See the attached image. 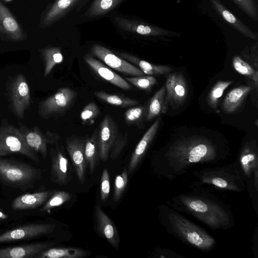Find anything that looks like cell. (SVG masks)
<instances>
[{
    "label": "cell",
    "instance_id": "6da1fadb",
    "mask_svg": "<svg viewBox=\"0 0 258 258\" xmlns=\"http://www.w3.org/2000/svg\"><path fill=\"white\" fill-rule=\"evenodd\" d=\"M226 153L211 140L203 136L183 137L165 147L154 160V168L161 177L172 181L200 164H218Z\"/></svg>",
    "mask_w": 258,
    "mask_h": 258
},
{
    "label": "cell",
    "instance_id": "7a4b0ae2",
    "mask_svg": "<svg viewBox=\"0 0 258 258\" xmlns=\"http://www.w3.org/2000/svg\"><path fill=\"white\" fill-rule=\"evenodd\" d=\"M166 204L179 213L194 217L212 230H228L235 224L229 206L204 189L196 188L174 196Z\"/></svg>",
    "mask_w": 258,
    "mask_h": 258
},
{
    "label": "cell",
    "instance_id": "3957f363",
    "mask_svg": "<svg viewBox=\"0 0 258 258\" xmlns=\"http://www.w3.org/2000/svg\"><path fill=\"white\" fill-rule=\"evenodd\" d=\"M159 219L169 234L189 246L207 252L216 245L215 239L206 230L167 205L159 206Z\"/></svg>",
    "mask_w": 258,
    "mask_h": 258
},
{
    "label": "cell",
    "instance_id": "277c9868",
    "mask_svg": "<svg viewBox=\"0 0 258 258\" xmlns=\"http://www.w3.org/2000/svg\"><path fill=\"white\" fill-rule=\"evenodd\" d=\"M195 184L209 185L217 190L240 192L246 187V181L236 161L223 166L208 167L192 171Z\"/></svg>",
    "mask_w": 258,
    "mask_h": 258
},
{
    "label": "cell",
    "instance_id": "5b68a950",
    "mask_svg": "<svg viewBox=\"0 0 258 258\" xmlns=\"http://www.w3.org/2000/svg\"><path fill=\"white\" fill-rule=\"evenodd\" d=\"M108 16L119 32L135 36L153 37L178 33L156 26L135 17L113 12Z\"/></svg>",
    "mask_w": 258,
    "mask_h": 258
},
{
    "label": "cell",
    "instance_id": "8992f818",
    "mask_svg": "<svg viewBox=\"0 0 258 258\" xmlns=\"http://www.w3.org/2000/svg\"><path fill=\"white\" fill-rule=\"evenodd\" d=\"M38 172L25 163L0 159V179L11 184H25L36 179Z\"/></svg>",
    "mask_w": 258,
    "mask_h": 258
},
{
    "label": "cell",
    "instance_id": "52a82bcc",
    "mask_svg": "<svg viewBox=\"0 0 258 258\" xmlns=\"http://www.w3.org/2000/svg\"><path fill=\"white\" fill-rule=\"evenodd\" d=\"M90 50L92 54L106 64L121 73L133 76H141L145 75L140 69L101 44L98 43L92 44Z\"/></svg>",
    "mask_w": 258,
    "mask_h": 258
},
{
    "label": "cell",
    "instance_id": "ba28073f",
    "mask_svg": "<svg viewBox=\"0 0 258 258\" xmlns=\"http://www.w3.org/2000/svg\"><path fill=\"white\" fill-rule=\"evenodd\" d=\"M166 97L161 112L166 113L168 105L171 103L180 105L185 101L187 95V86L185 80L181 73L169 75L166 82Z\"/></svg>",
    "mask_w": 258,
    "mask_h": 258
},
{
    "label": "cell",
    "instance_id": "9c48e42d",
    "mask_svg": "<svg viewBox=\"0 0 258 258\" xmlns=\"http://www.w3.org/2000/svg\"><path fill=\"white\" fill-rule=\"evenodd\" d=\"M85 137L71 136L66 139V148L73 163L79 182L83 184L85 180L87 167L85 157Z\"/></svg>",
    "mask_w": 258,
    "mask_h": 258
},
{
    "label": "cell",
    "instance_id": "30bf717a",
    "mask_svg": "<svg viewBox=\"0 0 258 258\" xmlns=\"http://www.w3.org/2000/svg\"><path fill=\"white\" fill-rule=\"evenodd\" d=\"M55 225L48 223L30 224L0 234V243L33 238L52 232Z\"/></svg>",
    "mask_w": 258,
    "mask_h": 258
},
{
    "label": "cell",
    "instance_id": "8fae6325",
    "mask_svg": "<svg viewBox=\"0 0 258 258\" xmlns=\"http://www.w3.org/2000/svg\"><path fill=\"white\" fill-rule=\"evenodd\" d=\"M92 0H56L46 12L42 24L48 26L71 12L80 11Z\"/></svg>",
    "mask_w": 258,
    "mask_h": 258
},
{
    "label": "cell",
    "instance_id": "7c38bea8",
    "mask_svg": "<svg viewBox=\"0 0 258 258\" xmlns=\"http://www.w3.org/2000/svg\"><path fill=\"white\" fill-rule=\"evenodd\" d=\"M98 130L100 158L105 162L109 157L110 148L119 133L118 126L109 115H106Z\"/></svg>",
    "mask_w": 258,
    "mask_h": 258
},
{
    "label": "cell",
    "instance_id": "4fadbf2b",
    "mask_svg": "<svg viewBox=\"0 0 258 258\" xmlns=\"http://www.w3.org/2000/svg\"><path fill=\"white\" fill-rule=\"evenodd\" d=\"M77 93L69 88H61L45 103L47 114H63L75 103Z\"/></svg>",
    "mask_w": 258,
    "mask_h": 258
},
{
    "label": "cell",
    "instance_id": "5bb4252c",
    "mask_svg": "<svg viewBox=\"0 0 258 258\" xmlns=\"http://www.w3.org/2000/svg\"><path fill=\"white\" fill-rule=\"evenodd\" d=\"M51 180L60 185H65L70 181L69 162L63 147H57L51 154Z\"/></svg>",
    "mask_w": 258,
    "mask_h": 258
},
{
    "label": "cell",
    "instance_id": "9a60e30c",
    "mask_svg": "<svg viewBox=\"0 0 258 258\" xmlns=\"http://www.w3.org/2000/svg\"><path fill=\"white\" fill-rule=\"evenodd\" d=\"M83 59L86 63L101 78L123 90H130L131 85L125 79L112 71L90 54H85Z\"/></svg>",
    "mask_w": 258,
    "mask_h": 258
},
{
    "label": "cell",
    "instance_id": "2e32d148",
    "mask_svg": "<svg viewBox=\"0 0 258 258\" xmlns=\"http://www.w3.org/2000/svg\"><path fill=\"white\" fill-rule=\"evenodd\" d=\"M53 242H38L0 249V258H32L52 246Z\"/></svg>",
    "mask_w": 258,
    "mask_h": 258
},
{
    "label": "cell",
    "instance_id": "e0dca14e",
    "mask_svg": "<svg viewBox=\"0 0 258 258\" xmlns=\"http://www.w3.org/2000/svg\"><path fill=\"white\" fill-rule=\"evenodd\" d=\"M94 211L98 232L113 247L117 249L120 237L114 223L99 206H95Z\"/></svg>",
    "mask_w": 258,
    "mask_h": 258
},
{
    "label": "cell",
    "instance_id": "ac0fdd59",
    "mask_svg": "<svg viewBox=\"0 0 258 258\" xmlns=\"http://www.w3.org/2000/svg\"><path fill=\"white\" fill-rule=\"evenodd\" d=\"M209 1L216 13L232 27L249 38L257 40V34L251 30L233 15L219 0H209Z\"/></svg>",
    "mask_w": 258,
    "mask_h": 258
},
{
    "label": "cell",
    "instance_id": "d6986e66",
    "mask_svg": "<svg viewBox=\"0 0 258 258\" xmlns=\"http://www.w3.org/2000/svg\"><path fill=\"white\" fill-rule=\"evenodd\" d=\"M125 0H92L82 17L84 21L96 20L109 16Z\"/></svg>",
    "mask_w": 258,
    "mask_h": 258
},
{
    "label": "cell",
    "instance_id": "ffe728a7",
    "mask_svg": "<svg viewBox=\"0 0 258 258\" xmlns=\"http://www.w3.org/2000/svg\"><path fill=\"white\" fill-rule=\"evenodd\" d=\"M159 124L160 119L158 118L149 128L138 143L131 158L127 169L128 173H132L140 164L157 132Z\"/></svg>",
    "mask_w": 258,
    "mask_h": 258
},
{
    "label": "cell",
    "instance_id": "44dd1931",
    "mask_svg": "<svg viewBox=\"0 0 258 258\" xmlns=\"http://www.w3.org/2000/svg\"><path fill=\"white\" fill-rule=\"evenodd\" d=\"M114 53L131 63L138 66L145 74L149 75H166L172 71L169 66L155 65L141 59L128 52L115 51Z\"/></svg>",
    "mask_w": 258,
    "mask_h": 258
},
{
    "label": "cell",
    "instance_id": "7402d4cb",
    "mask_svg": "<svg viewBox=\"0 0 258 258\" xmlns=\"http://www.w3.org/2000/svg\"><path fill=\"white\" fill-rule=\"evenodd\" d=\"M51 194V191H45L22 195L14 200L12 208L22 210L38 207L45 203Z\"/></svg>",
    "mask_w": 258,
    "mask_h": 258
},
{
    "label": "cell",
    "instance_id": "603a6c76",
    "mask_svg": "<svg viewBox=\"0 0 258 258\" xmlns=\"http://www.w3.org/2000/svg\"><path fill=\"white\" fill-rule=\"evenodd\" d=\"M0 31L14 40L23 37L21 29L9 10L0 2Z\"/></svg>",
    "mask_w": 258,
    "mask_h": 258
},
{
    "label": "cell",
    "instance_id": "cb8c5ba5",
    "mask_svg": "<svg viewBox=\"0 0 258 258\" xmlns=\"http://www.w3.org/2000/svg\"><path fill=\"white\" fill-rule=\"evenodd\" d=\"M84 153L90 173H93L100 159L97 129L93 132L90 137L86 136Z\"/></svg>",
    "mask_w": 258,
    "mask_h": 258
},
{
    "label": "cell",
    "instance_id": "d4e9b609",
    "mask_svg": "<svg viewBox=\"0 0 258 258\" xmlns=\"http://www.w3.org/2000/svg\"><path fill=\"white\" fill-rule=\"evenodd\" d=\"M89 254L87 251L80 248L54 247L42 251L36 258H82Z\"/></svg>",
    "mask_w": 258,
    "mask_h": 258
},
{
    "label": "cell",
    "instance_id": "484cf974",
    "mask_svg": "<svg viewBox=\"0 0 258 258\" xmlns=\"http://www.w3.org/2000/svg\"><path fill=\"white\" fill-rule=\"evenodd\" d=\"M251 87L242 86L231 90L226 95L223 103V109L226 113H232L240 106Z\"/></svg>",
    "mask_w": 258,
    "mask_h": 258
},
{
    "label": "cell",
    "instance_id": "4316f807",
    "mask_svg": "<svg viewBox=\"0 0 258 258\" xmlns=\"http://www.w3.org/2000/svg\"><path fill=\"white\" fill-rule=\"evenodd\" d=\"M12 152L22 153L34 162H39L38 157L31 152L28 147L23 145L18 138L9 136L6 139L5 143H0V155Z\"/></svg>",
    "mask_w": 258,
    "mask_h": 258
},
{
    "label": "cell",
    "instance_id": "83f0119b",
    "mask_svg": "<svg viewBox=\"0 0 258 258\" xmlns=\"http://www.w3.org/2000/svg\"><path fill=\"white\" fill-rule=\"evenodd\" d=\"M94 94L101 100L120 107L133 106L139 103L138 101L132 98L122 95L111 94L103 91H95Z\"/></svg>",
    "mask_w": 258,
    "mask_h": 258
},
{
    "label": "cell",
    "instance_id": "f1b7e54d",
    "mask_svg": "<svg viewBox=\"0 0 258 258\" xmlns=\"http://www.w3.org/2000/svg\"><path fill=\"white\" fill-rule=\"evenodd\" d=\"M165 93V87H163L158 90L151 99L147 106L146 116L147 120H151L161 112Z\"/></svg>",
    "mask_w": 258,
    "mask_h": 258
},
{
    "label": "cell",
    "instance_id": "f546056e",
    "mask_svg": "<svg viewBox=\"0 0 258 258\" xmlns=\"http://www.w3.org/2000/svg\"><path fill=\"white\" fill-rule=\"evenodd\" d=\"M232 64L236 72L252 80L254 82L256 87H257L258 73L256 71L239 56H235L233 57Z\"/></svg>",
    "mask_w": 258,
    "mask_h": 258
},
{
    "label": "cell",
    "instance_id": "4dcf8cb0",
    "mask_svg": "<svg viewBox=\"0 0 258 258\" xmlns=\"http://www.w3.org/2000/svg\"><path fill=\"white\" fill-rule=\"evenodd\" d=\"M71 199L70 193L64 191H56L51 195L41 209L43 212L49 211L58 207Z\"/></svg>",
    "mask_w": 258,
    "mask_h": 258
},
{
    "label": "cell",
    "instance_id": "1f68e13d",
    "mask_svg": "<svg viewBox=\"0 0 258 258\" xmlns=\"http://www.w3.org/2000/svg\"><path fill=\"white\" fill-rule=\"evenodd\" d=\"M232 81H218L212 88L208 96V103L213 108H216L220 98Z\"/></svg>",
    "mask_w": 258,
    "mask_h": 258
},
{
    "label": "cell",
    "instance_id": "d6a6232c",
    "mask_svg": "<svg viewBox=\"0 0 258 258\" xmlns=\"http://www.w3.org/2000/svg\"><path fill=\"white\" fill-rule=\"evenodd\" d=\"M147 106L133 107L127 109L124 113L125 122L128 125L139 124L146 116Z\"/></svg>",
    "mask_w": 258,
    "mask_h": 258
},
{
    "label": "cell",
    "instance_id": "836d02e7",
    "mask_svg": "<svg viewBox=\"0 0 258 258\" xmlns=\"http://www.w3.org/2000/svg\"><path fill=\"white\" fill-rule=\"evenodd\" d=\"M100 109L94 102L87 104L82 110L80 118L84 124L92 125L99 115Z\"/></svg>",
    "mask_w": 258,
    "mask_h": 258
},
{
    "label": "cell",
    "instance_id": "e575fe53",
    "mask_svg": "<svg viewBox=\"0 0 258 258\" xmlns=\"http://www.w3.org/2000/svg\"><path fill=\"white\" fill-rule=\"evenodd\" d=\"M253 20H258L257 0H231Z\"/></svg>",
    "mask_w": 258,
    "mask_h": 258
},
{
    "label": "cell",
    "instance_id": "d590c367",
    "mask_svg": "<svg viewBox=\"0 0 258 258\" xmlns=\"http://www.w3.org/2000/svg\"><path fill=\"white\" fill-rule=\"evenodd\" d=\"M125 80L140 89L149 90L156 83V79L151 76H135L127 77Z\"/></svg>",
    "mask_w": 258,
    "mask_h": 258
},
{
    "label": "cell",
    "instance_id": "8d00e7d4",
    "mask_svg": "<svg viewBox=\"0 0 258 258\" xmlns=\"http://www.w3.org/2000/svg\"><path fill=\"white\" fill-rule=\"evenodd\" d=\"M128 182V171L124 168L121 174L117 175L114 181L113 200L119 201L121 197Z\"/></svg>",
    "mask_w": 258,
    "mask_h": 258
},
{
    "label": "cell",
    "instance_id": "74e56055",
    "mask_svg": "<svg viewBox=\"0 0 258 258\" xmlns=\"http://www.w3.org/2000/svg\"><path fill=\"white\" fill-rule=\"evenodd\" d=\"M127 139L128 134L127 132L118 133L109 153V156L112 160L116 159L119 155L127 144Z\"/></svg>",
    "mask_w": 258,
    "mask_h": 258
},
{
    "label": "cell",
    "instance_id": "f35d334b",
    "mask_svg": "<svg viewBox=\"0 0 258 258\" xmlns=\"http://www.w3.org/2000/svg\"><path fill=\"white\" fill-rule=\"evenodd\" d=\"M46 58V73H48L55 64L61 63L63 57L58 48H51L45 51Z\"/></svg>",
    "mask_w": 258,
    "mask_h": 258
},
{
    "label": "cell",
    "instance_id": "ab89813d",
    "mask_svg": "<svg viewBox=\"0 0 258 258\" xmlns=\"http://www.w3.org/2000/svg\"><path fill=\"white\" fill-rule=\"evenodd\" d=\"M28 145L35 150L39 151L45 157L47 154L46 143L40 135L36 133H29L26 137Z\"/></svg>",
    "mask_w": 258,
    "mask_h": 258
},
{
    "label": "cell",
    "instance_id": "60d3db41",
    "mask_svg": "<svg viewBox=\"0 0 258 258\" xmlns=\"http://www.w3.org/2000/svg\"><path fill=\"white\" fill-rule=\"evenodd\" d=\"M110 193V180L109 173L105 168L102 173L100 184V197L102 201H106Z\"/></svg>",
    "mask_w": 258,
    "mask_h": 258
},
{
    "label": "cell",
    "instance_id": "b9f144b4",
    "mask_svg": "<svg viewBox=\"0 0 258 258\" xmlns=\"http://www.w3.org/2000/svg\"><path fill=\"white\" fill-rule=\"evenodd\" d=\"M18 92L20 95L26 96L29 92L28 86L25 82L21 83L18 87Z\"/></svg>",
    "mask_w": 258,
    "mask_h": 258
},
{
    "label": "cell",
    "instance_id": "7bdbcfd3",
    "mask_svg": "<svg viewBox=\"0 0 258 258\" xmlns=\"http://www.w3.org/2000/svg\"><path fill=\"white\" fill-rule=\"evenodd\" d=\"M7 217V215L0 211V219H6Z\"/></svg>",
    "mask_w": 258,
    "mask_h": 258
},
{
    "label": "cell",
    "instance_id": "ee69618b",
    "mask_svg": "<svg viewBox=\"0 0 258 258\" xmlns=\"http://www.w3.org/2000/svg\"><path fill=\"white\" fill-rule=\"evenodd\" d=\"M12 1V0H5V1H6V2H10V1Z\"/></svg>",
    "mask_w": 258,
    "mask_h": 258
}]
</instances>
